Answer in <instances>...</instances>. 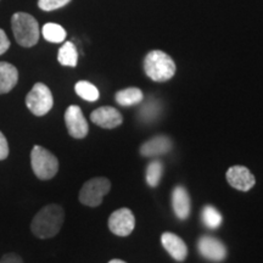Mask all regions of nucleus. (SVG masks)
<instances>
[{
    "instance_id": "21",
    "label": "nucleus",
    "mask_w": 263,
    "mask_h": 263,
    "mask_svg": "<svg viewBox=\"0 0 263 263\" xmlns=\"http://www.w3.org/2000/svg\"><path fill=\"white\" fill-rule=\"evenodd\" d=\"M163 173V166L161 161H153L149 163L146 168V183L149 184L151 188H155L159 185L161 177Z\"/></svg>"
},
{
    "instance_id": "13",
    "label": "nucleus",
    "mask_w": 263,
    "mask_h": 263,
    "mask_svg": "<svg viewBox=\"0 0 263 263\" xmlns=\"http://www.w3.org/2000/svg\"><path fill=\"white\" fill-rule=\"evenodd\" d=\"M172 149V141L168 137L159 136L145 141L140 146V154L146 157H156L167 154Z\"/></svg>"
},
{
    "instance_id": "16",
    "label": "nucleus",
    "mask_w": 263,
    "mask_h": 263,
    "mask_svg": "<svg viewBox=\"0 0 263 263\" xmlns=\"http://www.w3.org/2000/svg\"><path fill=\"white\" fill-rule=\"evenodd\" d=\"M58 60L62 66H68V67H76L78 62V52L77 48L72 42H66L60 48L58 54Z\"/></svg>"
},
{
    "instance_id": "3",
    "label": "nucleus",
    "mask_w": 263,
    "mask_h": 263,
    "mask_svg": "<svg viewBox=\"0 0 263 263\" xmlns=\"http://www.w3.org/2000/svg\"><path fill=\"white\" fill-rule=\"evenodd\" d=\"M12 32L21 47H34L39 41V25L37 20L26 12H16L11 18Z\"/></svg>"
},
{
    "instance_id": "12",
    "label": "nucleus",
    "mask_w": 263,
    "mask_h": 263,
    "mask_svg": "<svg viewBox=\"0 0 263 263\" xmlns=\"http://www.w3.org/2000/svg\"><path fill=\"white\" fill-rule=\"evenodd\" d=\"M161 242H162L164 250L176 261L182 262L188 256V248H186L185 242L183 241L182 238L173 234V233H163L162 236H161Z\"/></svg>"
},
{
    "instance_id": "8",
    "label": "nucleus",
    "mask_w": 263,
    "mask_h": 263,
    "mask_svg": "<svg viewBox=\"0 0 263 263\" xmlns=\"http://www.w3.org/2000/svg\"><path fill=\"white\" fill-rule=\"evenodd\" d=\"M136 227V217L129 209L117 210L108 218V228L115 235L128 236Z\"/></svg>"
},
{
    "instance_id": "1",
    "label": "nucleus",
    "mask_w": 263,
    "mask_h": 263,
    "mask_svg": "<svg viewBox=\"0 0 263 263\" xmlns=\"http://www.w3.org/2000/svg\"><path fill=\"white\" fill-rule=\"evenodd\" d=\"M64 209L57 203L44 206L31 222L32 233L39 239H50L59 234L64 224Z\"/></svg>"
},
{
    "instance_id": "26",
    "label": "nucleus",
    "mask_w": 263,
    "mask_h": 263,
    "mask_svg": "<svg viewBox=\"0 0 263 263\" xmlns=\"http://www.w3.org/2000/svg\"><path fill=\"white\" fill-rule=\"evenodd\" d=\"M108 263H126V262L122 261V259H111Z\"/></svg>"
},
{
    "instance_id": "11",
    "label": "nucleus",
    "mask_w": 263,
    "mask_h": 263,
    "mask_svg": "<svg viewBox=\"0 0 263 263\" xmlns=\"http://www.w3.org/2000/svg\"><path fill=\"white\" fill-rule=\"evenodd\" d=\"M91 122L105 129H114L123 122L120 111L111 106H103L94 110L90 115Z\"/></svg>"
},
{
    "instance_id": "5",
    "label": "nucleus",
    "mask_w": 263,
    "mask_h": 263,
    "mask_svg": "<svg viewBox=\"0 0 263 263\" xmlns=\"http://www.w3.org/2000/svg\"><path fill=\"white\" fill-rule=\"evenodd\" d=\"M28 110L35 116H44L52 108L54 99L49 88L44 83H35L26 97Z\"/></svg>"
},
{
    "instance_id": "22",
    "label": "nucleus",
    "mask_w": 263,
    "mask_h": 263,
    "mask_svg": "<svg viewBox=\"0 0 263 263\" xmlns=\"http://www.w3.org/2000/svg\"><path fill=\"white\" fill-rule=\"evenodd\" d=\"M71 0H38V6L44 11H52L67 5Z\"/></svg>"
},
{
    "instance_id": "2",
    "label": "nucleus",
    "mask_w": 263,
    "mask_h": 263,
    "mask_svg": "<svg viewBox=\"0 0 263 263\" xmlns=\"http://www.w3.org/2000/svg\"><path fill=\"white\" fill-rule=\"evenodd\" d=\"M144 71L154 82L170 81L176 73V64L166 52L153 50L144 60Z\"/></svg>"
},
{
    "instance_id": "6",
    "label": "nucleus",
    "mask_w": 263,
    "mask_h": 263,
    "mask_svg": "<svg viewBox=\"0 0 263 263\" xmlns=\"http://www.w3.org/2000/svg\"><path fill=\"white\" fill-rule=\"evenodd\" d=\"M111 183L105 177H97L85 182L80 192V201L85 206L97 207L103 202L104 196L110 192Z\"/></svg>"
},
{
    "instance_id": "9",
    "label": "nucleus",
    "mask_w": 263,
    "mask_h": 263,
    "mask_svg": "<svg viewBox=\"0 0 263 263\" xmlns=\"http://www.w3.org/2000/svg\"><path fill=\"white\" fill-rule=\"evenodd\" d=\"M197 249H199L200 255L209 261L222 262L227 257V248L224 244L213 236H201L197 242Z\"/></svg>"
},
{
    "instance_id": "17",
    "label": "nucleus",
    "mask_w": 263,
    "mask_h": 263,
    "mask_svg": "<svg viewBox=\"0 0 263 263\" xmlns=\"http://www.w3.org/2000/svg\"><path fill=\"white\" fill-rule=\"evenodd\" d=\"M143 91L139 88H127L116 94V101L121 106H132L143 100Z\"/></svg>"
},
{
    "instance_id": "18",
    "label": "nucleus",
    "mask_w": 263,
    "mask_h": 263,
    "mask_svg": "<svg viewBox=\"0 0 263 263\" xmlns=\"http://www.w3.org/2000/svg\"><path fill=\"white\" fill-rule=\"evenodd\" d=\"M74 90L78 97H81L85 101H90V103L97 101L99 97H100V93H99L98 88L95 87L94 84H91L90 82H87V81L78 82V83L76 84Z\"/></svg>"
},
{
    "instance_id": "4",
    "label": "nucleus",
    "mask_w": 263,
    "mask_h": 263,
    "mask_svg": "<svg viewBox=\"0 0 263 263\" xmlns=\"http://www.w3.org/2000/svg\"><path fill=\"white\" fill-rule=\"evenodd\" d=\"M31 166L38 179L49 180L57 176L59 160L45 147L35 145L31 153Z\"/></svg>"
},
{
    "instance_id": "23",
    "label": "nucleus",
    "mask_w": 263,
    "mask_h": 263,
    "mask_svg": "<svg viewBox=\"0 0 263 263\" xmlns=\"http://www.w3.org/2000/svg\"><path fill=\"white\" fill-rule=\"evenodd\" d=\"M9 156V144L3 132H0V161L5 160Z\"/></svg>"
},
{
    "instance_id": "25",
    "label": "nucleus",
    "mask_w": 263,
    "mask_h": 263,
    "mask_svg": "<svg viewBox=\"0 0 263 263\" xmlns=\"http://www.w3.org/2000/svg\"><path fill=\"white\" fill-rule=\"evenodd\" d=\"M0 263H24V259H22L21 256H18L17 254H6L0 259Z\"/></svg>"
},
{
    "instance_id": "24",
    "label": "nucleus",
    "mask_w": 263,
    "mask_h": 263,
    "mask_svg": "<svg viewBox=\"0 0 263 263\" xmlns=\"http://www.w3.org/2000/svg\"><path fill=\"white\" fill-rule=\"evenodd\" d=\"M10 48V41L6 35V33L0 28V55H3L4 52L8 51V49Z\"/></svg>"
},
{
    "instance_id": "19",
    "label": "nucleus",
    "mask_w": 263,
    "mask_h": 263,
    "mask_svg": "<svg viewBox=\"0 0 263 263\" xmlns=\"http://www.w3.org/2000/svg\"><path fill=\"white\" fill-rule=\"evenodd\" d=\"M201 218L203 224L211 229L218 228L222 224V215L219 213L218 210H216L213 206H205L202 210Z\"/></svg>"
},
{
    "instance_id": "20",
    "label": "nucleus",
    "mask_w": 263,
    "mask_h": 263,
    "mask_svg": "<svg viewBox=\"0 0 263 263\" xmlns=\"http://www.w3.org/2000/svg\"><path fill=\"white\" fill-rule=\"evenodd\" d=\"M43 35L50 43H61L66 38V31L64 27L57 24H47L43 27Z\"/></svg>"
},
{
    "instance_id": "14",
    "label": "nucleus",
    "mask_w": 263,
    "mask_h": 263,
    "mask_svg": "<svg viewBox=\"0 0 263 263\" xmlns=\"http://www.w3.org/2000/svg\"><path fill=\"white\" fill-rule=\"evenodd\" d=\"M172 207L176 216L179 219H186L190 215V197L189 194L183 186H176L172 193Z\"/></svg>"
},
{
    "instance_id": "10",
    "label": "nucleus",
    "mask_w": 263,
    "mask_h": 263,
    "mask_svg": "<svg viewBox=\"0 0 263 263\" xmlns=\"http://www.w3.org/2000/svg\"><path fill=\"white\" fill-rule=\"evenodd\" d=\"M227 180L233 188L240 192H249L256 184L255 176L250 172L248 167L233 166L227 171Z\"/></svg>"
},
{
    "instance_id": "7",
    "label": "nucleus",
    "mask_w": 263,
    "mask_h": 263,
    "mask_svg": "<svg viewBox=\"0 0 263 263\" xmlns=\"http://www.w3.org/2000/svg\"><path fill=\"white\" fill-rule=\"evenodd\" d=\"M65 123L68 134L74 139H83L88 136L89 126L81 107L77 105H71L67 107L65 112Z\"/></svg>"
},
{
    "instance_id": "15",
    "label": "nucleus",
    "mask_w": 263,
    "mask_h": 263,
    "mask_svg": "<svg viewBox=\"0 0 263 263\" xmlns=\"http://www.w3.org/2000/svg\"><path fill=\"white\" fill-rule=\"evenodd\" d=\"M17 82V68L9 62H0V95L11 91Z\"/></svg>"
}]
</instances>
